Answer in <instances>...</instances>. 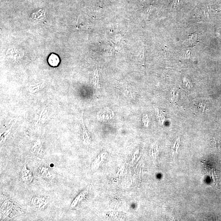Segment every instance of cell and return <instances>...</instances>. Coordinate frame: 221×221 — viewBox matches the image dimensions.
Wrapping results in <instances>:
<instances>
[{
  "label": "cell",
  "instance_id": "6da1fadb",
  "mask_svg": "<svg viewBox=\"0 0 221 221\" xmlns=\"http://www.w3.org/2000/svg\"><path fill=\"white\" fill-rule=\"evenodd\" d=\"M19 209L18 206L11 200L7 199L3 202L1 207V216L3 219L11 217L15 214V210Z\"/></svg>",
  "mask_w": 221,
  "mask_h": 221
},
{
  "label": "cell",
  "instance_id": "7a4b0ae2",
  "mask_svg": "<svg viewBox=\"0 0 221 221\" xmlns=\"http://www.w3.org/2000/svg\"><path fill=\"white\" fill-rule=\"evenodd\" d=\"M31 204L38 209H44L47 207L49 203L48 197L44 196H35L31 200Z\"/></svg>",
  "mask_w": 221,
  "mask_h": 221
},
{
  "label": "cell",
  "instance_id": "3957f363",
  "mask_svg": "<svg viewBox=\"0 0 221 221\" xmlns=\"http://www.w3.org/2000/svg\"><path fill=\"white\" fill-rule=\"evenodd\" d=\"M38 173L41 177L45 179H51L52 177L51 172L47 166L45 165H40L37 168Z\"/></svg>",
  "mask_w": 221,
  "mask_h": 221
},
{
  "label": "cell",
  "instance_id": "277c9868",
  "mask_svg": "<svg viewBox=\"0 0 221 221\" xmlns=\"http://www.w3.org/2000/svg\"><path fill=\"white\" fill-rule=\"evenodd\" d=\"M33 177L32 172L27 168L26 164L25 163L24 166L21 172V179L26 184H30L33 180Z\"/></svg>",
  "mask_w": 221,
  "mask_h": 221
},
{
  "label": "cell",
  "instance_id": "5b68a950",
  "mask_svg": "<svg viewBox=\"0 0 221 221\" xmlns=\"http://www.w3.org/2000/svg\"><path fill=\"white\" fill-rule=\"evenodd\" d=\"M31 18L35 21L40 22L46 19V14L44 10L40 9L32 14Z\"/></svg>",
  "mask_w": 221,
  "mask_h": 221
},
{
  "label": "cell",
  "instance_id": "8992f818",
  "mask_svg": "<svg viewBox=\"0 0 221 221\" xmlns=\"http://www.w3.org/2000/svg\"><path fill=\"white\" fill-rule=\"evenodd\" d=\"M48 62L50 65L53 67H57L60 63V58L57 55L52 54L49 57Z\"/></svg>",
  "mask_w": 221,
  "mask_h": 221
},
{
  "label": "cell",
  "instance_id": "52a82bcc",
  "mask_svg": "<svg viewBox=\"0 0 221 221\" xmlns=\"http://www.w3.org/2000/svg\"><path fill=\"white\" fill-rule=\"evenodd\" d=\"M87 193L88 191H86L83 192L81 193L73 201L72 203L71 204V208H74L75 207L77 204H78V203L80 202L81 200H82V199L84 197L85 195V194Z\"/></svg>",
  "mask_w": 221,
  "mask_h": 221
},
{
  "label": "cell",
  "instance_id": "ba28073f",
  "mask_svg": "<svg viewBox=\"0 0 221 221\" xmlns=\"http://www.w3.org/2000/svg\"><path fill=\"white\" fill-rule=\"evenodd\" d=\"M145 52V48L143 47L141 50V51L140 52L139 56V60L143 64H144V62Z\"/></svg>",
  "mask_w": 221,
  "mask_h": 221
},
{
  "label": "cell",
  "instance_id": "9c48e42d",
  "mask_svg": "<svg viewBox=\"0 0 221 221\" xmlns=\"http://www.w3.org/2000/svg\"><path fill=\"white\" fill-rule=\"evenodd\" d=\"M197 39V35H193L187 41V44H188L189 45H193V44H194V43L196 42Z\"/></svg>",
  "mask_w": 221,
  "mask_h": 221
},
{
  "label": "cell",
  "instance_id": "30bf717a",
  "mask_svg": "<svg viewBox=\"0 0 221 221\" xmlns=\"http://www.w3.org/2000/svg\"><path fill=\"white\" fill-rule=\"evenodd\" d=\"M180 0H173V4H172V8L175 9L179 6Z\"/></svg>",
  "mask_w": 221,
  "mask_h": 221
},
{
  "label": "cell",
  "instance_id": "8fae6325",
  "mask_svg": "<svg viewBox=\"0 0 221 221\" xmlns=\"http://www.w3.org/2000/svg\"><path fill=\"white\" fill-rule=\"evenodd\" d=\"M53 166H54L53 164H52L51 165V167Z\"/></svg>",
  "mask_w": 221,
  "mask_h": 221
}]
</instances>
